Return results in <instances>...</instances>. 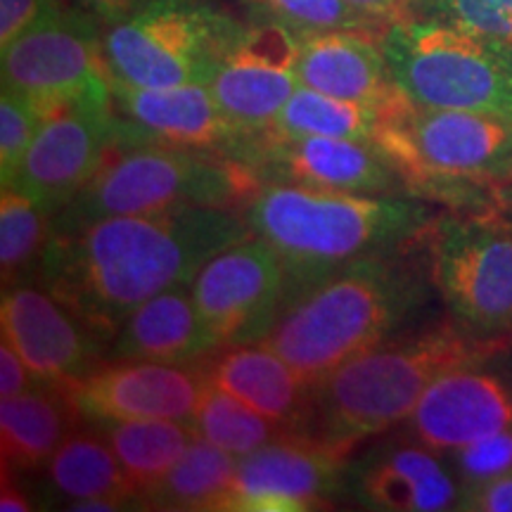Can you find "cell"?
<instances>
[{
  "label": "cell",
  "mask_w": 512,
  "mask_h": 512,
  "mask_svg": "<svg viewBox=\"0 0 512 512\" xmlns=\"http://www.w3.org/2000/svg\"><path fill=\"white\" fill-rule=\"evenodd\" d=\"M249 235L238 209L112 216L53 235L34 283L53 292L107 347L140 304L192 285L209 259Z\"/></svg>",
  "instance_id": "1"
},
{
  "label": "cell",
  "mask_w": 512,
  "mask_h": 512,
  "mask_svg": "<svg viewBox=\"0 0 512 512\" xmlns=\"http://www.w3.org/2000/svg\"><path fill=\"white\" fill-rule=\"evenodd\" d=\"M252 235L283 256L294 294L366 256L392 254L432 226V214L415 197L361 195L264 183L245 204ZM287 304V302H285Z\"/></svg>",
  "instance_id": "2"
},
{
  "label": "cell",
  "mask_w": 512,
  "mask_h": 512,
  "mask_svg": "<svg viewBox=\"0 0 512 512\" xmlns=\"http://www.w3.org/2000/svg\"><path fill=\"white\" fill-rule=\"evenodd\" d=\"M503 347L463 325H439L363 351L313 387L309 437L347 456L351 446L399 425L448 370L477 366Z\"/></svg>",
  "instance_id": "3"
},
{
  "label": "cell",
  "mask_w": 512,
  "mask_h": 512,
  "mask_svg": "<svg viewBox=\"0 0 512 512\" xmlns=\"http://www.w3.org/2000/svg\"><path fill=\"white\" fill-rule=\"evenodd\" d=\"M420 297L406 266L389 254L366 256L287 299L261 344L316 387L349 358L384 342Z\"/></svg>",
  "instance_id": "4"
},
{
  "label": "cell",
  "mask_w": 512,
  "mask_h": 512,
  "mask_svg": "<svg viewBox=\"0 0 512 512\" xmlns=\"http://www.w3.org/2000/svg\"><path fill=\"white\" fill-rule=\"evenodd\" d=\"M377 147L408 190L465 211H496L498 183L512 181V119L494 114L422 107L403 95Z\"/></svg>",
  "instance_id": "5"
},
{
  "label": "cell",
  "mask_w": 512,
  "mask_h": 512,
  "mask_svg": "<svg viewBox=\"0 0 512 512\" xmlns=\"http://www.w3.org/2000/svg\"><path fill=\"white\" fill-rule=\"evenodd\" d=\"M245 162L219 150L140 145L102 164L53 219V235H69L112 216H147L188 207L238 209L261 188Z\"/></svg>",
  "instance_id": "6"
},
{
  "label": "cell",
  "mask_w": 512,
  "mask_h": 512,
  "mask_svg": "<svg viewBox=\"0 0 512 512\" xmlns=\"http://www.w3.org/2000/svg\"><path fill=\"white\" fill-rule=\"evenodd\" d=\"M399 91L422 107L512 119V50L448 22L399 17L382 31Z\"/></svg>",
  "instance_id": "7"
},
{
  "label": "cell",
  "mask_w": 512,
  "mask_h": 512,
  "mask_svg": "<svg viewBox=\"0 0 512 512\" xmlns=\"http://www.w3.org/2000/svg\"><path fill=\"white\" fill-rule=\"evenodd\" d=\"M242 24L209 0H145L102 27L112 81L140 88L209 83Z\"/></svg>",
  "instance_id": "8"
},
{
  "label": "cell",
  "mask_w": 512,
  "mask_h": 512,
  "mask_svg": "<svg viewBox=\"0 0 512 512\" xmlns=\"http://www.w3.org/2000/svg\"><path fill=\"white\" fill-rule=\"evenodd\" d=\"M0 55L3 86L48 117L81 102H112L102 24L67 0H57Z\"/></svg>",
  "instance_id": "9"
},
{
  "label": "cell",
  "mask_w": 512,
  "mask_h": 512,
  "mask_svg": "<svg viewBox=\"0 0 512 512\" xmlns=\"http://www.w3.org/2000/svg\"><path fill=\"white\" fill-rule=\"evenodd\" d=\"M432 280L458 325L496 339L512 330V223L465 211L430 226Z\"/></svg>",
  "instance_id": "10"
},
{
  "label": "cell",
  "mask_w": 512,
  "mask_h": 512,
  "mask_svg": "<svg viewBox=\"0 0 512 512\" xmlns=\"http://www.w3.org/2000/svg\"><path fill=\"white\" fill-rule=\"evenodd\" d=\"M204 328L216 347L261 342L287 302L283 256L259 235L209 259L190 285Z\"/></svg>",
  "instance_id": "11"
},
{
  "label": "cell",
  "mask_w": 512,
  "mask_h": 512,
  "mask_svg": "<svg viewBox=\"0 0 512 512\" xmlns=\"http://www.w3.org/2000/svg\"><path fill=\"white\" fill-rule=\"evenodd\" d=\"M228 155L245 162L261 183L361 195H389L403 185L389 157L363 140L285 136L266 128L235 140Z\"/></svg>",
  "instance_id": "12"
},
{
  "label": "cell",
  "mask_w": 512,
  "mask_h": 512,
  "mask_svg": "<svg viewBox=\"0 0 512 512\" xmlns=\"http://www.w3.org/2000/svg\"><path fill=\"white\" fill-rule=\"evenodd\" d=\"M302 34L275 22L242 24L209 79L216 105L238 136L266 131L299 88Z\"/></svg>",
  "instance_id": "13"
},
{
  "label": "cell",
  "mask_w": 512,
  "mask_h": 512,
  "mask_svg": "<svg viewBox=\"0 0 512 512\" xmlns=\"http://www.w3.org/2000/svg\"><path fill=\"white\" fill-rule=\"evenodd\" d=\"M117 126L114 102H81L53 114L5 188L57 216L107 162V152L117 147Z\"/></svg>",
  "instance_id": "14"
},
{
  "label": "cell",
  "mask_w": 512,
  "mask_h": 512,
  "mask_svg": "<svg viewBox=\"0 0 512 512\" xmlns=\"http://www.w3.org/2000/svg\"><path fill=\"white\" fill-rule=\"evenodd\" d=\"M344 453L306 434L240 456L226 510L302 512L330 505L342 491Z\"/></svg>",
  "instance_id": "15"
},
{
  "label": "cell",
  "mask_w": 512,
  "mask_h": 512,
  "mask_svg": "<svg viewBox=\"0 0 512 512\" xmlns=\"http://www.w3.org/2000/svg\"><path fill=\"white\" fill-rule=\"evenodd\" d=\"M204 380L200 366L112 358L69 382L83 418L105 420H183L190 422Z\"/></svg>",
  "instance_id": "16"
},
{
  "label": "cell",
  "mask_w": 512,
  "mask_h": 512,
  "mask_svg": "<svg viewBox=\"0 0 512 512\" xmlns=\"http://www.w3.org/2000/svg\"><path fill=\"white\" fill-rule=\"evenodd\" d=\"M0 328L41 382H74L102 363L105 344L53 292L36 283L3 287Z\"/></svg>",
  "instance_id": "17"
},
{
  "label": "cell",
  "mask_w": 512,
  "mask_h": 512,
  "mask_svg": "<svg viewBox=\"0 0 512 512\" xmlns=\"http://www.w3.org/2000/svg\"><path fill=\"white\" fill-rule=\"evenodd\" d=\"M124 150L140 145L195 147L228 152L238 131L228 124L207 83L171 88H140L112 81Z\"/></svg>",
  "instance_id": "18"
},
{
  "label": "cell",
  "mask_w": 512,
  "mask_h": 512,
  "mask_svg": "<svg viewBox=\"0 0 512 512\" xmlns=\"http://www.w3.org/2000/svg\"><path fill=\"white\" fill-rule=\"evenodd\" d=\"M411 427L422 446L458 451L467 444L512 427L508 387L475 366L453 368L437 377L411 413Z\"/></svg>",
  "instance_id": "19"
},
{
  "label": "cell",
  "mask_w": 512,
  "mask_h": 512,
  "mask_svg": "<svg viewBox=\"0 0 512 512\" xmlns=\"http://www.w3.org/2000/svg\"><path fill=\"white\" fill-rule=\"evenodd\" d=\"M197 366L209 384L238 396L287 432L309 437L313 387L283 356L261 342L216 349Z\"/></svg>",
  "instance_id": "20"
},
{
  "label": "cell",
  "mask_w": 512,
  "mask_h": 512,
  "mask_svg": "<svg viewBox=\"0 0 512 512\" xmlns=\"http://www.w3.org/2000/svg\"><path fill=\"white\" fill-rule=\"evenodd\" d=\"M297 76L299 86L384 110L403 98L389 72L380 36L368 31L330 29L302 34Z\"/></svg>",
  "instance_id": "21"
},
{
  "label": "cell",
  "mask_w": 512,
  "mask_h": 512,
  "mask_svg": "<svg viewBox=\"0 0 512 512\" xmlns=\"http://www.w3.org/2000/svg\"><path fill=\"white\" fill-rule=\"evenodd\" d=\"M354 494L370 510L437 512L458 503V484L432 448L382 446L358 465Z\"/></svg>",
  "instance_id": "22"
},
{
  "label": "cell",
  "mask_w": 512,
  "mask_h": 512,
  "mask_svg": "<svg viewBox=\"0 0 512 512\" xmlns=\"http://www.w3.org/2000/svg\"><path fill=\"white\" fill-rule=\"evenodd\" d=\"M219 349L204 328L192 299L190 285L147 299L124 320L107 344V358H143V361L197 366Z\"/></svg>",
  "instance_id": "23"
},
{
  "label": "cell",
  "mask_w": 512,
  "mask_h": 512,
  "mask_svg": "<svg viewBox=\"0 0 512 512\" xmlns=\"http://www.w3.org/2000/svg\"><path fill=\"white\" fill-rule=\"evenodd\" d=\"M83 418L72 387L36 382L27 392L0 399V451L10 472H34L48 465Z\"/></svg>",
  "instance_id": "24"
},
{
  "label": "cell",
  "mask_w": 512,
  "mask_h": 512,
  "mask_svg": "<svg viewBox=\"0 0 512 512\" xmlns=\"http://www.w3.org/2000/svg\"><path fill=\"white\" fill-rule=\"evenodd\" d=\"M46 479L50 494L67 505L86 498H112L126 505L138 501L117 453L100 427L69 434L48 460Z\"/></svg>",
  "instance_id": "25"
},
{
  "label": "cell",
  "mask_w": 512,
  "mask_h": 512,
  "mask_svg": "<svg viewBox=\"0 0 512 512\" xmlns=\"http://www.w3.org/2000/svg\"><path fill=\"white\" fill-rule=\"evenodd\" d=\"M95 427L110 441L143 503L197 437L190 422L183 420H105L95 422Z\"/></svg>",
  "instance_id": "26"
},
{
  "label": "cell",
  "mask_w": 512,
  "mask_h": 512,
  "mask_svg": "<svg viewBox=\"0 0 512 512\" xmlns=\"http://www.w3.org/2000/svg\"><path fill=\"white\" fill-rule=\"evenodd\" d=\"M238 460L235 453L195 437L145 503L157 510H226Z\"/></svg>",
  "instance_id": "27"
},
{
  "label": "cell",
  "mask_w": 512,
  "mask_h": 512,
  "mask_svg": "<svg viewBox=\"0 0 512 512\" xmlns=\"http://www.w3.org/2000/svg\"><path fill=\"white\" fill-rule=\"evenodd\" d=\"M394 107V105H392ZM392 107H373L363 102L332 98L313 88L299 86L290 95L268 131L285 136H323V138H349L375 143L380 138L384 119Z\"/></svg>",
  "instance_id": "28"
},
{
  "label": "cell",
  "mask_w": 512,
  "mask_h": 512,
  "mask_svg": "<svg viewBox=\"0 0 512 512\" xmlns=\"http://www.w3.org/2000/svg\"><path fill=\"white\" fill-rule=\"evenodd\" d=\"M53 214L15 188L0 195V273L3 287L34 283L53 240Z\"/></svg>",
  "instance_id": "29"
},
{
  "label": "cell",
  "mask_w": 512,
  "mask_h": 512,
  "mask_svg": "<svg viewBox=\"0 0 512 512\" xmlns=\"http://www.w3.org/2000/svg\"><path fill=\"white\" fill-rule=\"evenodd\" d=\"M190 427L197 437L211 441L223 451L235 453L238 458L292 434L278 422L256 413L238 396L228 394L226 389L209 382L204 384L200 401H197L195 413L190 418Z\"/></svg>",
  "instance_id": "30"
},
{
  "label": "cell",
  "mask_w": 512,
  "mask_h": 512,
  "mask_svg": "<svg viewBox=\"0 0 512 512\" xmlns=\"http://www.w3.org/2000/svg\"><path fill=\"white\" fill-rule=\"evenodd\" d=\"M261 22L283 24L297 34L330 29H356L382 36L392 22L356 8L349 0H240Z\"/></svg>",
  "instance_id": "31"
},
{
  "label": "cell",
  "mask_w": 512,
  "mask_h": 512,
  "mask_svg": "<svg viewBox=\"0 0 512 512\" xmlns=\"http://www.w3.org/2000/svg\"><path fill=\"white\" fill-rule=\"evenodd\" d=\"M406 17L439 19L512 50V0H413Z\"/></svg>",
  "instance_id": "32"
},
{
  "label": "cell",
  "mask_w": 512,
  "mask_h": 512,
  "mask_svg": "<svg viewBox=\"0 0 512 512\" xmlns=\"http://www.w3.org/2000/svg\"><path fill=\"white\" fill-rule=\"evenodd\" d=\"M46 119L48 114L41 107L3 86V95H0V178H3V188L15 178L19 164Z\"/></svg>",
  "instance_id": "33"
},
{
  "label": "cell",
  "mask_w": 512,
  "mask_h": 512,
  "mask_svg": "<svg viewBox=\"0 0 512 512\" xmlns=\"http://www.w3.org/2000/svg\"><path fill=\"white\" fill-rule=\"evenodd\" d=\"M458 475L465 486H477L512 472V427L456 451Z\"/></svg>",
  "instance_id": "34"
},
{
  "label": "cell",
  "mask_w": 512,
  "mask_h": 512,
  "mask_svg": "<svg viewBox=\"0 0 512 512\" xmlns=\"http://www.w3.org/2000/svg\"><path fill=\"white\" fill-rule=\"evenodd\" d=\"M57 0H0V50L22 36Z\"/></svg>",
  "instance_id": "35"
},
{
  "label": "cell",
  "mask_w": 512,
  "mask_h": 512,
  "mask_svg": "<svg viewBox=\"0 0 512 512\" xmlns=\"http://www.w3.org/2000/svg\"><path fill=\"white\" fill-rule=\"evenodd\" d=\"M460 508L479 512H512V472L477 486H467Z\"/></svg>",
  "instance_id": "36"
},
{
  "label": "cell",
  "mask_w": 512,
  "mask_h": 512,
  "mask_svg": "<svg viewBox=\"0 0 512 512\" xmlns=\"http://www.w3.org/2000/svg\"><path fill=\"white\" fill-rule=\"evenodd\" d=\"M36 382L41 380H36L19 351L5 337L0 339V399L27 392Z\"/></svg>",
  "instance_id": "37"
},
{
  "label": "cell",
  "mask_w": 512,
  "mask_h": 512,
  "mask_svg": "<svg viewBox=\"0 0 512 512\" xmlns=\"http://www.w3.org/2000/svg\"><path fill=\"white\" fill-rule=\"evenodd\" d=\"M67 3L72 8L91 15L102 27H107V24L117 22V19L126 17L128 12L136 10L145 0H67Z\"/></svg>",
  "instance_id": "38"
},
{
  "label": "cell",
  "mask_w": 512,
  "mask_h": 512,
  "mask_svg": "<svg viewBox=\"0 0 512 512\" xmlns=\"http://www.w3.org/2000/svg\"><path fill=\"white\" fill-rule=\"evenodd\" d=\"M349 3L370 12V15L384 19V22H394V19L406 17L413 0H349Z\"/></svg>",
  "instance_id": "39"
},
{
  "label": "cell",
  "mask_w": 512,
  "mask_h": 512,
  "mask_svg": "<svg viewBox=\"0 0 512 512\" xmlns=\"http://www.w3.org/2000/svg\"><path fill=\"white\" fill-rule=\"evenodd\" d=\"M0 510L3 512H29L34 510L29 494L19 489L17 482L8 477V470H3V486H0Z\"/></svg>",
  "instance_id": "40"
},
{
  "label": "cell",
  "mask_w": 512,
  "mask_h": 512,
  "mask_svg": "<svg viewBox=\"0 0 512 512\" xmlns=\"http://www.w3.org/2000/svg\"><path fill=\"white\" fill-rule=\"evenodd\" d=\"M67 508L76 510V512H114V510L131 508V505H126L121 501H112V498H86V501L69 503Z\"/></svg>",
  "instance_id": "41"
},
{
  "label": "cell",
  "mask_w": 512,
  "mask_h": 512,
  "mask_svg": "<svg viewBox=\"0 0 512 512\" xmlns=\"http://www.w3.org/2000/svg\"><path fill=\"white\" fill-rule=\"evenodd\" d=\"M501 200H503V202H508L510 207H512V188H505V190L501 192Z\"/></svg>",
  "instance_id": "42"
}]
</instances>
